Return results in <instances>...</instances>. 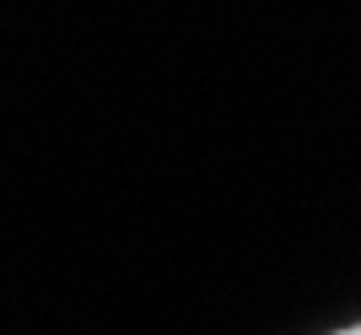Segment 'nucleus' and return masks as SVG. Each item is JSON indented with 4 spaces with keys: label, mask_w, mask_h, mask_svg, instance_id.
Listing matches in <instances>:
<instances>
[{
    "label": "nucleus",
    "mask_w": 361,
    "mask_h": 335,
    "mask_svg": "<svg viewBox=\"0 0 361 335\" xmlns=\"http://www.w3.org/2000/svg\"><path fill=\"white\" fill-rule=\"evenodd\" d=\"M334 335H361V324H350V330H334Z\"/></svg>",
    "instance_id": "1"
}]
</instances>
